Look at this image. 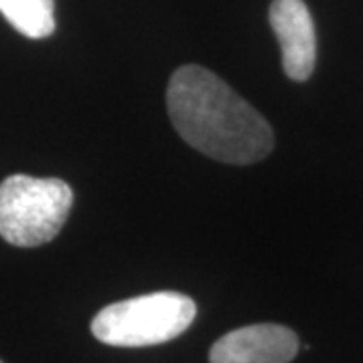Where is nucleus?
Masks as SVG:
<instances>
[{
	"mask_svg": "<svg viewBox=\"0 0 363 363\" xmlns=\"http://www.w3.org/2000/svg\"><path fill=\"white\" fill-rule=\"evenodd\" d=\"M166 99L174 128L204 156L242 166L271 154L269 121L204 67H180L169 79Z\"/></svg>",
	"mask_w": 363,
	"mask_h": 363,
	"instance_id": "f257e3e1",
	"label": "nucleus"
},
{
	"mask_svg": "<svg viewBox=\"0 0 363 363\" xmlns=\"http://www.w3.org/2000/svg\"><path fill=\"white\" fill-rule=\"evenodd\" d=\"M73 190L59 178L14 174L0 182V236L21 248L40 247L61 233Z\"/></svg>",
	"mask_w": 363,
	"mask_h": 363,
	"instance_id": "f03ea898",
	"label": "nucleus"
},
{
	"mask_svg": "<svg viewBox=\"0 0 363 363\" xmlns=\"http://www.w3.org/2000/svg\"><path fill=\"white\" fill-rule=\"evenodd\" d=\"M194 317L192 298L162 291L107 305L91 321V331L105 345L147 347L182 335Z\"/></svg>",
	"mask_w": 363,
	"mask_h": 363,
	"instance_id": "7ed1b4c3",
	"label": "nucleus"
},
{
	"mask_svg": "<svg viewBox=\"0 0 363 363\" xmlns=\"http://www.w3.org/2000/svg\"><path fill=\"white\" fill-rule=\"evenodd\" d=\"M297 335L283 325L259 323L234 329L210 350V363H291Z\"/></svg>",
	"mask_w": 363,
	"mask_h": 363,
	"instance_id": "20e7f679",
	"label": "nucleus"
},
{
	"mask_svg": "<svg viewBox=\"0 0 363 363\" xmlns=\"http://www.w3.org/2000/svg\"><path fill=\"white\" fill-rule=\"evenodd\" d=\"M269 21L281 45L286 77L307 81L317 61V37L307 4L303 0H274Z\"/></svg>",
	"mask_w": 363,
	"mask_h": 363,
	"instance_id": "39448f33",
	"label": "nucleus"
},
{
	"mask_svg": "<svg viewBox=\"0 0 363 363\" xmlns=\"http://www.w3.org/2000/svg\"><path fill=\"white\" fill-rule=\"evenodd\" d=\"M0 13L28 39H45L55 30V0H0Z\"/></svg>",
	"mask_w": 363,
	"mask_h": 363,
	"instance_id": "423d86ee",
	"label": "nucleus"
},
{
	"mask_svg": "<svg viewBox=\"0 0 363 363\" xmlns=\"http://www.w3.org/2000/svg\"><path fill=\"white\" fill-rule=\"evenodd\" d=\"M0 363H2V362H0Z\"/></svg>",
	"mask_w": 363,
	"mask_h": 363,
	"instance_id": "0eeeda50",
	"label": "nucleus"
}]
</instances>
